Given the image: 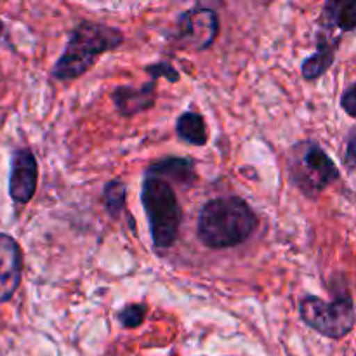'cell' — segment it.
Segmentation results:
<instances>
[{
    "mask_svg": "<svg viewBox=\"0 0 356 356\" xmlns=\"http://www.w3.org/2000/svg\"><path fill=\"white\" fill-rule=\"evenodd\" d=\"M287 174L291 183L306 197H316L341 176L336 162L315 141L292 146L287 153Z\"/></svg>",
    "mask_w": 356,
    "mask_h": 356,
    "instance_id": "cell-4",
    "label": "cell"
},
{
    "mask_svg": "<svg viewBox=\"0 0 356 356\" xmlns=\"http://www.w3.org/2000/svg\"><path fill=\"white\" fill-rule=\"evenodd\" d=\"M299 316L309 329L329 339H343L355 327V306L350 298L327 302L306 296L299 302Z\"/></svg>",
    "mask_w": 356,
    "mask_h": 356,
    "instance_id": "cell-5",
    "label": "cell"
},
{
    "mask_svg": "<svg viewBox=\"0 0 356 356\" xmlns=\"http://www.w3.org/2000/svg\"><path fill=\"white\" fill-rule=\"evenodd\" d=\"M341 44V37H334L329 28H323L318 33V42H316V52L306 58L301 65L302 79L313 82L318 80L327 70L332 66L336 59V51Z\"/></svg>",
    "mask_w": 356,
    "mask_h": 356,
    "instance_id": "cell-9",
    "label": "cell"
},
{
    "mask_svg": "<svg viewBox=\"0 0 356 356\" xmlns=\"http://www.w3.org/2000/svg\"><path fill=\"white\" fill-rule=\"evenodd\" d=\"M257 216L243 198L219 197L207 202L198 214L197 236L207 249H232L256 232Z\"/></svg>",
    "mask_w": 356,
    "mask_h": 356,
    "instance_id": "cell-1",
    "label": "cell"
},
{
    "mask_svg": "<svg viewBox=\"0 0 356 356\" xmlns=\"http://www.w3.org/2000/svg\"><path fill=\"white\" fill-rule=\"evenodd\" d=\"M2 30H3V24H2V21H0V35H2Z\"/></svg>",
    "mask_w": 356,
    "mask_h": 356,
    "instance_id": "cell-19",
    "label": "cell"
},
{
    "mask_svg": "<svg viewBox=\"0 0 356 356\" xmlns=\"http://www.w3.org/2000/svg\"><path fill=\"white\" fill-rule=\"evenodd\" d=\"M23 275V254L10 235L0 233V305L14 296Z\"/></svg>",
    "mask_w": 356,
    "mask_h": 356,
    "instance_id": "cell-8",
    "label": "cell"
},
{
    "mask_svg": "<svg viewBox=\"0 0 356 356\" xmlns=\"http://www.w3.org/2000/svg\"><path fill=\"white\" fill-rule=\"evenodd\" d=\"M141 202L155 249L165 250L172 247L181 226V209L172 184L160 177L146 176L143 181Z\"/></svg>",
    "mask_w": 356,
    "mask_h": 356,
    "instance_id": "cell-3",
    "label": "cell"
},
{
    "mask_svg": "<svg viewBox=\"0 0 356 356\" xmlns=\"http://www.w3.org/2000/svg\"><path fill=\"white\" fill-rule=\"evenodd\" d=\"M355 131L350 132V138H348V148H346V163H348V169L353 170L355 169V156H356V152H355Z\"/></svg>",
    "mask_w": 356,
    "mask_h": 356,
    "instance_id": "cell-18",
    "label": "cell"
},
{
    "mask_svg": "<svg viewBox=\"0 0 356 356\" xmlns=\"http://www.w3.org/2000/svg\"><path fill=\"white\" fill-rule=\"evenodd\" d=\"M176 134L184 143L193 146H204L209 141L207 125L204 117L197 111H184L179 115L176 122Z\"/></svg>",
    "mask_w": 356,
    "mask_h": 356,
    "instance_id": "cell-12",
    "label": "cell"
},
{
    "mask_svg": "<svg viewBox=\"0 0 356 356\" xmlns=\"http://www.w3.org/2000/svg\"><path fill=\"white\" fill-rule=\"evenodd\" d=\"M219 33V17L209 7L184 10L176 23V40L191 51H205Z\"/></svg>",
    "mask_w": 356,
    "mask_h": 356,
    "instance_id": "cell-6",
    "label": "cell"
},
{
    "mask_svg": "<svg viewBox=\"0 0 356 356\" xmlns=\"http://www.w3.org/2000/svg\"><path fill=\"white\" fill-rule=\"evenodd\" d=\"M155 94V80L146 82L141 87L132 86H120L113 90V104L117 106L118 113L124 117H132L136 113L149 110L153 108L156 99Z\"/></svg>",
    "mask_w": 356,
    "mask_h": 356,
    "instance_id": "cell-10",
    "label": "cell"
},
{
    "mask_svg": "<svg viewBox=\"0 0 356 356\" xmlns=\"http://www.w3.org/2000/svg\"><path fill=\"white\" fill-rule=\"evenodd\" d=\"M146 176L160 177L163 181L172 179L177 181V183L191 184L195 181L193 162L188 159H163L149 165L148 170H146Z\"/></svg>",
    "mask_w": 356,
    "mask_h": 356,
    "instance_id": "cell-11",
    "label": "cell"
},
{
    "mask_svg": "<svg viewBox=\"0 0 356 356\" xmlns=\"http://www.w3.org/2000/svg\"><path fill=\"white\" fill-rule=\"evenodd\" d=\"M341 106L346 110V113L350 115V117H355L356 115V86L355 83H351V86L343 92Z\"/></svg>",
    "mask_w": 356,
    "mask_h": 356,
    "instance_id": "cell-17",
    "label": "cell"
},
{
    "mask_svg": "<svg viewBox=\"0 0 356 356\" xmlns=\"http://www.w3.org/2000/svg\"><path fill=\"white\" fill-rule=\"evenodd\" d=\"M38 165L30 148H19L14 152L10 162L9 195L14 204L26 205L37 191Z\"/></svg>",
    "mask_w": 356,
    "mask_h": 356,
    "instance_id": "cell-7",
    "label": "cell"
},
{
    "mask_svg": "<svg viewBox=\"0 0 356 356\" xmlns=\"http://www.w3.org/2000/svg\"><path fill=\"white\" fill-rule=\"evenodd\" d=\"M146 313H148V306L143 302L127 305L118 312V322L124 329H138L139 325L145 323Z\"/></svg>",
    "mask_w": 356,
    "mask_h": 356,
    "instance_id": "cell-15",
    "label": "cell"
},
{
    "mask_svg": "<svg viewBox=\"0 0 356 356\" xmlns=\"http://www.w3.org/2000/svg\"><path fill=\"white\" fill-rule=\"evenodd\" d=\"M103 200L110 218H120L122 211H124L125 204H127V188H125L124 181L113 179L106 183L103 190Z\"/></svg>",
    "mask_w": 356,
    "mask_h": 356,
    "instance_id": "cell-14",
    "label": "cell"
},
{
    "mask_svg": "<svg viewBox=\"0 0 356 356\" xmlns=\"http://www.w3.org/2000/svg\"><path fill=\"white\" fill-rule=\"evenodd\" d=\"M124 42L118 28L96 21H82L72 30L65 51L52 68V79L70 82L89 72L104 52L115 51Z\"/></svg>",
    "mask_w": 356,
    "mask_h": 356,
    "instance_id": "cell-2",
    "label": "cell"
},
{
    "mask_svg": "<svg viewBox=\"0 0 356 356\" xmlns=\"http://www.w3.org/2000/svg\"><path fill=\"white\" fill-rule=\"evenodd\" d=\"M322 19L330 30L337 28L343 31H353L356 28V3L355 2H327L323 7Z\"/></svg>",
    "mask_w": 356,
    "mask_h": 356,
    "instance_id": "cell-13",
    "label": "cell"
},
{
    "mask_svg": "<svg viewBox=\"0 0 356 356\" xmlns=\"http://www.w3.org/2000/svg\"><path fill=\"white\" fill-rule=\"evenodd\" d=\"M146 72L152 75V80H155V82L160 76L172 83H176L177 80H179V73H177L176 68H174L172 65H169V63H156V65L146 66Z\"/></svg>",
    "mask_w": 356,
    "mask_h": 356,
    "instance_id": "cell-16",
    "label": "cell"
}]
</instances>
